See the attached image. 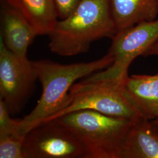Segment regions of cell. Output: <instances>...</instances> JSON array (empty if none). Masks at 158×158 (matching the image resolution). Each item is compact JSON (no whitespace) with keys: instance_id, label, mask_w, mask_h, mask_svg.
Instances as JSON below:
<instances>
[{"instance_id":"cell-14","label":"cell","mask_w":158,"mask_h":158,"mask_svg":"<svg viewBox=\"0 0 158 158\" xmlns=\"http://www.w3.org/2000/svg\"><path fill=\"white\" fill-rule=\"evenodd\" d=\"M5 102L0 98V139L10 135H15L19 120L11 118Z\"/></svg>"},{"instance_id":"cell-7","label":"cell","mask_w":158,"mask_h":158,"mask_svg":"<svg viewBox=\"0 0 158 158\" xmlns=\"http://www.w3.org/2000/svg\"><path fill=\"white\" fill-rule=\"evenodd\" d=\"M37 77L32 62L9 51L0 38V98L10 113L19 111Z\"/></svg>"},{"instance_id":"cell-11","label":"cell","mask_w":158,"mask_h":158,"mask_svg":"<svg viewBox=\"0 0 158 158\" xmlns=\"http://www.w3.org/2000/svg\"><path fill=\"white\" fill-rule=\"evenodd\" d=\"M117 31L143 21H152L158 15V0H108Z\"/></svg>"},{"instance_id":"cell-3","label":"cell","mask_w":158,"mask_h":158,"mask_svg":"<svg viewBox=\"0 0 158 158\" xmlns=\"http://www.w3.org/2000/svg\"><path fill=\"white\" fill-rule=\"evenodd\" d=\"M77 137L85 158H121L125 139L134 121L83 110L57 118Z\"/></svg>"},{"instance_id":"cell-15","label":"cell","mask_w":158,"mask_h":158,"mask_svg":"<svg viewBox=\"0 0 158 158\" xmlns=\"http://www.w3.org/2000/svg\"><path fill=\"white\" fill-rule=\"evenodd\" d=\"M82 0H54L58 17L63 19L69 16Z\"/></svg>"},{"instance_id":"cell-1","label":"cell","mask_w":158,"mask_h":158,"mask_svg":"<svg viewBox=\"0 0 158 158\" xmlns=\"http://www.w3.org/2000/svg\"><path fill=\"white\" fill-rule=\"evenodd\" d=\"M32 62L42 93L34 110L19 120L15 136L23 139L29 130L68 106L69 91L76 81L109 67L113 63V57L108 53L90 62L62 64L49 60Z\"/></svg>"},{"instance_id":"cell-5","label":"cell","mask_w":158,"mask_h":158,"mask_svg":"<svg viewBox=\"0 0 158 158\" xmlns=\"http://www.w3.org/2000/svg\"><path fill=\"white\" fill-rule=\"evenodd\" d=\"M108 53L113 62L104 71L87 76L89 80L123 81L128 75L130 64L158 41V19L138 23L117 32Z\"/></svg>"},{"instance_id":"cell-6","label":"cell","mask_w":158,"mask_h":158,"mask_svg":"<svg viewBox=\"0 0 158 158\" xmlns=\"http://www.w3.org/2000/svg\"><path fill=\"white\" fill-rule=\"evenodd\" d=\"M23 144L28 158H85L79 139L57 119L42 122L29 130Z\"/></svg>"},{"instance_id":"cell-4","label":"cell","mask_w":158,"mask_h":158,"mask_svg":"<svg viewBox=\"0 0 158 158\" xmlns=\"http://www.w3.org/2000/svg\"><path fill=\"white\" fill-rule=\"evenodd\" d=\"M124 80L93 81L85 79L74 84L69 91L68 106L44 122L83 110L133 121L143 118L125 90Z\"/></svg>"},{"instance_id":"cell-12","label":"cell","mask_w":158,"mask_h":158,"mask_svg":"<svg viewBox=\"0 0 158 158\" xmlns=\"http://www.w3.org/2000/svg\"><path fill=\"white\" fill-rule=\"evenodd\" d=\"M34 27L38 35H49L55 27L58 15L54 0H6Z\"/></svg>"},{"instance_id":"cell-16","label":"cell","mask_w":158,"mask_h":158,"mask_svg":"<svg viewBox=\"0 0 158 158\" xmlns=\"http://www.w3.org/2000/svg\"><path fill=\"white\" fill-rule=\"evenodd\" d=\"M158 55V41L147 51L143 56Z\"/></svg>"},{"instance_id":"cell-13","label":"cell","mask_w":158,"mask_h":158,"mask_svg":"<svg viewBox=\"0 0 158 158\" xmlns=\"http://www.w3.org/2000/svg\"><path fill=\"white\" fill-rule=\"evenodd\" d=\"M23 139L15 135L0 139V158H28Z\"/></svg>"},{"instance_id":"cell-2","label":"cell","mask_w":158,"mask_h":158,"mask_svg":"<svg viewBox=\"0 0 158 158\" xmlns=\"http://www.w3.org/2000/svg\"><path fill=\"white\" fill-rule=\"evenodd\" d=\"M117 31L108 0H82L67 18L57 21L49 34L51 51L72 56L87 52L91 44L113 38Z\"/></svg>"},{"instance_id":"cell-8","label":"cell","mask_w":158,"mask_h":158,"mask_svg":"<svg viewBox=\"0 0 158 158\" xmlns=\"http://www.w3.org/2000/svg\"><path fill=\"white\" fill-rule=\"evenodd\" d=\"M2 31L1 37L6 48L18 57L27 59L29 46L38 35L25 17L7 6L2 13Z\"/></svg>"},{"instance_id":"cell-10","label":"cell","mask_w":158,"mask_h":158,"mask_svg":"<svg viewBox=\"0 0 158 158\" xmlns=\"http://www.w3.org/2000/svg\"><path fill=\"white\" fill-rule=\"evenodd\" d=\"M124 85L144 118L152 121L158 118V73L128 76Z\"/></svg>"},{"instance_id":"cell-17","label":"cell","mask_w":158,"mask_h":158,"mask_svg":"<svg viewBox=\"0 0 158 158\" xmlns=\"http://www.w3.org/2000/svg\"><path fill=\"white\" fill-rule=\"evenodd\" d=\"M151 123H152L153 125L155 127V128L158 130V118H157L151 121Z\"/></svg>"},{"instance_id":"cell-9","label":"cell","mask_w":158,"mask_h":158,"mask_svg":"<svg viewBox=\"0 0 158 158\" xmlns=\"http://www.w3.org/2000/svg\"><path fill=\"white\" fill-rule=\"evenodd\" d=\"M121 158H158V130L151 121L141 118L133 122Z\"/></svg>"}]
</instances>
